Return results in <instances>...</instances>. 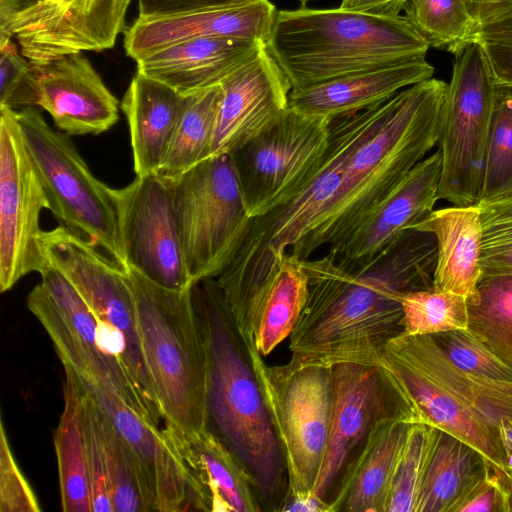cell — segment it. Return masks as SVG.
Wrapping results in <instances>:
<instances>
[{
    "label": "cell",
    "mask_w": 512,
    "mask_h": 512,
    "mask_svg": "<svg viewBox=\"0 0 512 512\" xmlns=\"http://www.w3.org/2000/svg\"><path fill=\"white\" fill-rule=\"evenodd\" d=\"M330 512V506L323 500L313 496L291 498L285 501L281 512Z\"/></svg>",
    "instance_id": "f907efd6"
},
{
    "label": "cell",
    "mask_w": 512,
    "mask_h": 512,
    "mask_svg": "<svg viewBox=\"0 0 512 512\" xmlns=\"http://www.w3.org/2000/svg\"><path fill=\"white\" fill-rule=\"evenodd\" d=\"M34 65V64H33ZM36 107L67 135H98L119 118V101L82 52L34 65Z\"/></svg>",
    "instance_id": "ffe728a7"
},
{
    "label": "cell",
    "mask_w": 512,
    "mask_h": 512,
    "mask_svg": "<svg viewBox=\"0 0 512 512\" xmlns=\"http://www.w3.org/2000/svg\"><path fill=\"white\" fill-rule=\"evenodd\" d=\"M466 303L467 330L512 369V274L481 276Z\"/></svg>",
    "instance_id": "836d02e7"
},
{
    "label": "cell",
    "mask_w": 512,
    "mask_h": 512,
    "mask_svg": "<svg viewBox=\"0 0 512 512\" xmlns=\"http://www.w3.org/2000/svg\"><path fill=\"white\" fill-rule=\"evenodd\" d=\"M165 429L187 474L190 510L262 511L251 477L214 433L207 428L190 435Z\"/></svg>",
    "instance_id": "7402d4cb"
},
{
    "label": "cell",
    "mask_w": 512,
    "mask_h": 512,
    "mask_svg": "<svg viewBox=\"0 0 512 512\" xmlns=\"http://www.w3.org/2000/svg\"><path fill=\"white\" fill-rule=\"evenodd\" d=\"M265 46L292 88L426 56L430 48L404 16L304 6L277 11Z\"/></svg>",
    "instance_id": "277c9868"
},
{
    "label": "cell",
    "mask_w": 512,
    "mask_h": 512,
    "mask_svg": "<svg viewBox=\"0 0 512 512\" xmlns=\"http://www.w3.org/2000/svg\"><path fill=\"white\" fill-rule=\"evenodd\" d=\"M185 95L137 73L127 88L121 109L130 131L136 176L159 173L168 152Z\"/></svg>",
    "instance_id": "484cf974"
},
{
    "label": "cell",
    "mask_w": 512,
    "mask_h": 512,
    "mask_svg": "<svg viewBox=\"0 0 512 512\" xmlns=\"http://www.w3.org/2000/svg\"><path fill=\"white\" fill-rule=\"evenodd\" d=\"M251 352L285 462V501L312 495L329 441L331 368L309 366L287 371L282 366L266 364L253 345Z\"/></svg>",
    "instance_id": "30bf717a"
},
{
    "label": "cell",
    "mask_w": 512,
    "mask_h": 512,
    "mask_svg": "<svg viewBox=\"0 0 512 512\" xmlns=\"http://www.w3.org/2000/svg\"><path fill=\"white\" fill-rule=\"evenodd\" d=\"M330 121L291 108L231 153L247 213L264 215L315 171L329 146Z\"/></svg>",
    "instance_id": "7c38bea8"
},
{
    "label": "cell",
    "mask_w": 512,
    "mask_h": 512,
    "mask_svg": "<svg viewBox=\"0 0 512 512\" xmlns=\"http://www.w3.org/2000/svg\"><path fill=\"white\" fill-rule=\"evenodd\" d=\"M302 4V6H305L309 1L311 0H296Z\"/></svg>",
    "instance_id": "db71d44e"
},
{
    "label": "cell",
    "mask_w": 512,
    "mask_h": 512,
    "mask_svg": "<svg viewBox=\"0 0 512 512\" xmlns=\"http://www.w3.org/2000/svg\"><path fill=\"white\" fill-rule=\"evenodd\" d=\"M447 83L430 78L375 105L349 153L342 183L323 221L289 252L307 260L320 247L331 251L375 210L395 186L439 143Z\"/></svg>",
    "instance_id": "3957f363"
},
{
    "label": "cell",
    "mask_w": 512,
    "mask_h": 512,
    "mask_svg": "<svg viewBox=\"0 0 512 512\" xmlns=\"http://www.w3.org/2000/svg\"><path fill=\"white\" fill-rule=\"evenodd\" d=\"M307 297L308 279L302 262L287 251L236 325L246 341L265 357L290 337Z\"/></svg>",
    "instance_id": "83f0119b"
},
{
    "label": "cell",
    "mask_w": 512,
    "mask_h": 512,
    "mask_svg": "<svg viewBox=\"0 0 512 512\" xmlns=\"http://www.w3.org/2000/svg\"><path fill=\"white\" fill-rule=\"evenodd\" d=\"M409 0H341L339 7L378 16H399Z\"/></svg>",
    "instance_id": "7dc6e473"
},
{
    "label": "cell",
    "mask_w": 512,
    "mask_h": 512,
    "mask_svg": "<svg viewBox=\"0 0 512 512\" xmlns=\"http://www.w3.org/2000/svg\"><path fill=\"white\" fill-rule=\"evenodd\" d=\"M372 108L330 121L328 149L312 175L285 201L252 218L249 232L216 278L236 324L276 270L281 257L325 218L342 183L346 159Z\"/></svg>",
    "instance_id": "5b68a950"
},
{
    "label": "cell",
    "mask_w": 512,
    "mask_h": 512,
    "mask_svg": "<svg viewBox=\"0 0 512 512\" xmlns=\"http://www.w3.org/2000/svg\"><path fill=\"white\" fill-rule=\"evenodd\" d=\"M37 77L34 65L26 59L12 41L0 34V107H36Z\"/></svg>",
    "instance_id": "60d3db41"
},
{
    "label": "cell",
    "mask_w": 512,
    "mask_h": 512,
    "mask_svg": "<svg viewBox=\"0 0 512 512\" xmlns=\"http://www.w3.org/2000/svg\"><path fill=\"white\" fill-rule=\"evenodd\" d=\"M512 490L510 478L503 471L491 468L487 478L476 488L460 512H510Z\"/></svg>",
    "instance_id": "ee69618b"
},
{
    "label": "cell",
    "mask_w": 512,
    "mask_h": 512,
    "mask_svg": "<svg viewBox=\"0 0 512 512\" xmlns=\"http://www.w3.org/2000/svg\"><path fill=\"white\" fill-rule=\"evenodd\" d=\"M143 355L164 427L190 435L207 428V354L192 287L173 290L127 267Z\"/></svg>",
    "instance_id": "8992f818"
},
{
    "label": "cell",
    "mask_w": 512,
    "mask_h": 512,
    "mask_svg": "<svg viewBox=\"0 0 512 512\" xmlns=\"http://www.w3.org/2000/svg\"><path fill=\"white\" fill-rule=\"evenodd\" d=\"M488 58L495 83L512 87V44L481 42Z\"/></svg>",
    "instance_id": "bcb514c9"
},
{
    "label": "cell",
    "mask_w": 512,
    "mask_h": 512,
    "mask_svg": "<svg viewBox=\"0 0 512 512\" xmlns=\"http://www.w3.org/2000/svg\"><path fill=\"white\" fill-rule=\"evenodd\" d=\"M49 204L26 150L15 110L0 107V290L49 265L40 245V215Z\"/></svg>",
    "instance_id": "5bb4252c"
},
{
    "label": "cell",
    "mask_w": 512,
    "mask_h": 512,
    "mask_svg": "<svg viewBox=\"0 0 512 512\" xmlns=\"http://www.w3.org/2000/svg\"><path fill=\"white\" fill-rule=\"evenodd\" d=\"M506 458H507V472L509 475V472L512 471V450L506 454Z\"/></svg>",
    "instance_id": "f5cc1de1"
},
{
    "label": "cell",
    "mask_w": 512,
    "mask_h": 512,
    "mask_svg": "<svg viewBox=\"0 0 512 512\" xmlns=\"http://www.w3.org/2000/svg\"><path fill=\"white\" fill-rule=\"evenodd\" d=\"M501 442L505 454L512 450V421L502 420L499 424Z\"/></svg>",
    "instance_id": "816d5d0a"
},
{
    "label": "cell",
    "mask_w": 512,
    "mask_h": 512,
    "mask_svg": "<svg viewBox=\"0 0 512 512\" xmlns=\"http://www.w3.org/2000/svg\"><path fill=\"white\" fill-rule=\"evenodd\" d=\"M132 0H0V34L34 65L113 48Z\"/></svg>",
    "instance_id": "4fadbf2b"
},
{
    "label": "cell",
    "mask_w": 512,
    "mask_h": 512,
    "mask_svg": "<svg viewBox=\"0 0 512 512\" xmlns=\"http://www.w3.org/2000/svg\"><path fill=\"white\" fill-rule=\"evenodd\" d=\"M83 404L99 439L114 512L155 511L142 470L125 438L84 389Z\"/></svg>",
    "instance_id": "1f68e13d"
},
{
    "label": "cell",
    "mask_w": 512,
    "mask_h": 512,
    "mask_svg": "<svg viewBox=\"0 0 512 512\" xmlns=\"http://www.w3.org/2000/svg\"><path fill=\"white\" fill-rule=\"evenodd\" d=\"M481 276L512 274V195L479 203Z\"/></svg>",
    "instance_id": "f35d334b"
},
{
    "label": "cell",
    "mask_w": 512,
    "mask_h": 512,
    "mask_svg": "<svg viewBox=\"0 0 512 512\" xmlns=\"http://www.w3.org/2000/svg\"><path fill=\"white\" fill-rule=\"evenodd\" d=\"M86 466L92 512H114L104 458L94 424L83 404Z\"/></svg>",
    "instance_id": "7bdbcfd3"
},
{
    "label": "cell",
    "mask_w": 512,
    "mask_h": 512,
    "mask_svg": "<svg viewBox=\"0 0 512 512\" xmlns=\"http://www.w3.org/2000/svg\"><path fill=\"white\" fill-rule=\"evenodd\" d=\"M170 179L191 281L217 278L240 249L252 221L232 157H208Z\"/></svg>",
    "instance_id": "ba28073f"
},
{
    "label": "cell",
    "mask_w": 512,
    "mask_h": 512,
    "mask_svg": "<svg viewBox=\"0 0 512 512\" xmlns=\"http://www.w3.org/2000/svg\"><path fill=\"white\" fill-rule=\"evenodd\" d=\"M269 0L215 6L182 13L138 17L124 31V49L138 61L175 43L195 38H240L266 44L276 14Z\"/></svg>",
    "instance_id": "d6986e66"
},
{
    "label": "cell",
    "mask_w": 512,
    "mask_h": 512,
    "mask_svg": "<svg viewBox=\"0 0 512 512\" xmlns=\"http://www.w3.org/2000/svg\"><path fill=\"white\" fill-rule=\"evenodd\" d=\"M511 195L512 87L497 85L486 146L482 186L476 204L495 201Z\"/></svg>",
    "instance_id": "d590c367"
},
{
    "label": "cell",
    "mask_w": 512,
    "mask_h": 512,
    "mask_svg": "<svg viewBox=\"0 0 512 512\" xmlns=\"http://www.w3.org/2000/svg\"><path fill=\"white\" fill-rule=\"evenodd\" d=\"M467 3L479 28L512 13V0H467Z\"/></svg>",
    "instance_id": "c3c4849f"
},
{
    "label": "cell",
    "mask_w": 512,
    "mask_h": 512,
    "mask_svg": "<svg viewBox=\"0 0 512 512\" xmlns=\"http://www.w3.org/2000/svg\"><path fill=\"white\" fill-rule=\"evenodd\" d=\"M402 337L420 362L476 413L498 427L502 420L512 421V382L462 371L447 358L431 335L402 333Z\"/></svg>",
    "instance_id": "4dcf8cb0"
},
{
    "label": "cell",
    "mask_w": 512,
    "mask_h": 512,
    "mask_svg": "<svg viewBox=\"0 0 512 512\" xmlns=\"http://www.w3.org/2000/svg\"><path fill=\"white\" fill-rule=\"evenodd\" d=\"M491 468L477 449L438 429L416 512H460Z\"/></svg>",
    "instance_id": "f1b7e54d"
},
{
    "label": "cell",
    "mask_w": 512,
    "mask_h": 512,
    "mask_svg": "<svg viewBox=\"0 0 512 512\" xmlns=\"http://www.w3.org/2000/svg\"><path fill=\"white\" fill-rule=\"evenodd\" d=\"M414 230L435 237L433 289L470 297L481 277L482 224L478 205L433 210Z\"/></svg>",
    "instance_id": "4316f807"
},
{
    "label": "cell",
    "mask_w": 512,
    "mask_h": 512,
    "mask_svg": "<svg viewBox=\"0 0 512 512\" xmlns=\"http://www.w3.org/2000/svg\"><path fill=\"white\" fill-rule=\"evenodd\" d=\"M64 408L54 432L62 510L92 512L86 466L83 388L75 372L63 364Z\"/></svg>",
    "instance_id": "f546056e"
},
{
    "label": "cell",
    "mask_w": 512,
    "mask_h": 512,
    "mask_svg": "<svg viewBox=\"0 0 512 512\" xmlns=\"http://www.w3.org/2000/svg\"><path fill=\"white\" fill-rule=\"evenodd\" d=\"M405 18L430 47L458 56L478 41L479 25L467 0H409Z\"/></svg>",
    "instance_id": "e575fe53"
},
{
    "label": "cell",
    "mask_w": 512,
    "mask_h": 512,
    "mask_svg": "<svg viewBox=\"0 0 512 512\" xmlns=\"http://www.w3.org/2000/svg\"><path fill=\"white\" fill-rule=\"evenodd\" d=\"M15 118L53 216L127 270L113 188L93 175L69 135L51 128L35 106L15 110Z\"/></svg>",
    "instance_id": "52a82bcc"
},
{
    "label": "cell",
    "mask_w": 512,
    "mask_h": 512,
    "mask_svg": "<svg viewBox=\"0 0 512 512\" xmlns=\"http://www.w3.org/2000/svg\"><path fill=\"white\" fill-rule=\"evenodd\" d=\"M438 428L412 423L390 494L387 512H416Z\"/></svg>",
    "instance_id": "74e56055"
},
{
    "label": "cell",
    "mask_w": 512,
    "mask_h": 512,
    "mask_svg": "<svg viewBox=\"0 0 512 512\" xmlns=\"http://www.w3.org/2000/svg\"><path fill=\"white\" fill-rule=\"evenodd\" d=\"M332 411L329 441L312 495L330 506L340 481L382 419L411 415L378 366L342 363L331 367Z\"/></svg>",
    "instance_id": "2e32d148"
},
{
    "label": "cell",
    "mask_w": 512,
    "mask_h": 512,
    "mask_svg": "<svg viewBox=\"0 0 512 512\" xmlns=\"http://www.w3.org/2000/svg\"><path fill=\"white\" fill-rule=\"evenodd\" d=\"M251 0H138L139 17H154Z\"/></svg>",
    "instance_id": "f6af8a7d"
},
{
    "label": "cell",
    "mask_w": 512,
    "mask_h": 512,
    "mask_svg": "<svg viewBox=\"0 0 512 512\" xmlns=\"http://www.w3.org/2000/svg\"><path fill=\"white\" fill-rule=\"evenodd\" d=\"M477 40L480 42L512 44V13L481 26Z\"/></svg>",
    "instance_id": "681fc988"
},
{
    "label": "cell",
    "mask_w": 512,
    "mask_h": 512,
    "mask_svg": "<svg viewBox=\"0 0 512 512\" xmlns=\"http://www.w3.org/2000/svg\"><path fill=\"white\" fill-rule=\"evenodd\" d=\"M264 48L262 42L240 38L189 39L136 61L137 73L187 95L220 85Z\"/></svg>",
    "instance_id": "cb8c5ba5"
},
{
    "label": "cell",
    "mask_w": 512,
    "mask_h": 512,
    "mask_svg": "<svg viewBox=\"0 0 512 512\" xmlns=\"http://www.w3.org/2000/svg\"><path fill=\"white\" fill-rule=\"evenodd\" d=\"M509 478H510V485H511V490H512V471L509 472Z\"/></svg>",
    "instance_id": "11a10c76"
},
{
    "label": "cell",
    "mask_w": 512,
    "mask_h": 512,
    "mask_svg": "<svg viewBox=\"0 0 512 512\" xmlns=\"http://www.w3.org/2000/svg\"><path fill=\"white\" fill-rule=\"evenodd\" d=\"M207 354V429L238 459L262 511H281L287 472L252 359L216 278L192 286Z\"/></svg>",
    "instance_id": "7a4b0ae2"
},
{
    "label": "cell",
    "mask_w": 512,
    "mask_h": 512,
    "mask_svg": "<svg viewBox=\"0 0 512 512\" xmlns=\"http://www.w3.org/2000/svg\"><path fill=\"white\" fill-rule=\"evenodd\" d=\"M220 86L222 98L209 157L233 153L289 108L292 86L266 46Z\"/></svg>",
    "instance_id": "e0dca14e"
},
{
    "label": "cell",
    "mask_w": 512,
    "mask_h": 512,
    "mask_svg": "<svg viewBox=\"0 0 512 512\" xmlns=\"http://www.w3.org/2000/svg\"><path fill=\"white\" fill-rule=\"evenodd\" d=\"M436 260L435 237L414 229L363 268H348L328 253L301 260L308 297L289 337L291 357L281 366H377L388 342L404 333L402 298L433 288Z\"/></svg>",
    "instance_id": "6da1fadb"
},
{
    "label": "cell",
    "mask_w": 512,
    "mask_h": 512,
    "mask_svg": "<svg viewBox=\"0 0 512 512\" xmlns=\"http://www.w3.org/2000/svg\"><path fill=\"white\" fill-rule=\"evenodd\" d=\"M27 297L30 312L49 335L62 362L106 388L149 423L161 426L126 366L122 350L70 282L48 266Z\"/></svg>",
    "instance_id": "9c48e42d"
},
{
    "label": "cell",
    "mask_w": 512,
    "mask_h": 512,
    "mask_svg": "<svg viewBox=\"0 0 512 512\" xmlns=\"http://www.w3.org/2000/svg\"><path fill=\"white\" fill-rule=\"evenodd\" d=\"M441 153L420 161L337 248L328 251L348 268L366 267L428 216L439 199Z\"/></svg>",
    "instance_id": "ac0fdd59"
},
{
    "label": "cell",
    "mask_w": 512,
    "mask_h": 512,
    "mask_svg": "<svg viewBox=\"0 0 512 512\" xmlns=\"http://www.w3.org/2000/svg\"><path fill=\"white\" fill-rule=\"evenodd\" d=\"M404 333L432 335L467 329L466 298L432 289L409 292L402 298Z\"/></svg>",
    "instance_id": "8d00e7d4"
},
{
    "label": "cell",
    "mask_w": 512,
    "mask_h": 512,
    "mask_svg": "<svg viewBox=\"0 0 512 512\" xmlns=\"http://www.w3.org/2000/svg\"><path fill=\"white\" fill-rule=\"evenodd\" d=\"M221 98L220 85L185 95L161 175L176 177L209 157Z\"/></svg>",
    "instance_id": "d6a6232c"
},
{
    "label": "cell",
    "mask_w": 512,
    "mask_h": 512,
    "mask_svg": "<svg viewBox=\"0 0 512 512\" xmlns=\"http://www.w3.org/2000/svg\"><path fill=\"white\" fill-rule=\"evenodd\" d=\"M411 425L396 414L373 427L340 481L331 512H387Z\"/></svg>",
    "instance_id": "d4e9b609"
},
{
    "label": "cell",
    "mask_w": 512,
    "mask_h": 512,
    "mask_svg": "<svg viewBox=\"0 0 512 512\" xmlns=\"http://www.w3.org/2000/svg\"><path fill=\"white\" fill-rule=\"evenodd\" d=\"M37 498L16 463L0 418V512H39Z\"/></svg>",
    "instance_id": "b9f144b4"
},
{
    "label": "cell",
    "mask_w": 512,
    "mask_h": 512,
    "mask_svg": "<svg viewBox=\"0 0 512 512\" xmlns=\"http://www.w3.org/2000/svg\"><path fill=\"white\" fill-rule=\"evenodd\" d=\"M447 358L469 374L512 382V369L478 341L467 329L431 335Z\"/></svg>",
    "instance_id": "ab89813d"
},
{
    "label": "cell",
    "mask_w": 512,
    "mask_h": 512,
    "mask_svg": "<svg viewBox=\"0 0 512 512\" xmlns=\"http://www.w3.org/2000/svg\"><path fill=\"white\" fill-rule=\"evenodd\" d=\"M496 88L483 44L474 41L456 56L438 143V196L454 206L475 205L478 201Z\"/></svg>",
    "instance_id": "8fae6325"
},
{
    "label": "cell",
    "mask_w": 512,
    "mask_h": 512,
    "mask_svg": "<svg viewBox=\"0 0 512 512\" xmlns=\"http://www.w3.org/2000/svg\"><path fill=\"white\" fill-rule=\"evenodd\" d=\"M127 267L173 290L194 284L188 273L176 219L171 179L160 173L113 189Z\"/></svg>",
    "instance_id": "9a60e30c"
},
{
    "label": "cell",
    "mask_w": 512,
    "mask_h": 512,
    "mask_svg": "<svg viewBox=\"0 0 512 512\" xmlns=\"http://www.w3.org/2000/svg\"><path fill=\"white\" fill-rule=\"evenodd\" d=\"M76 376L85 392L100 405L131 447L152 496L155 511L190 510L187 474L165 427L149 423L106 388Z\"/></svg>",
    "instance_id": "44dd1931"
},
{
    "label": "cell",
    "mask_w": 512,
    "mask_h": 512,
    "mask_svg": "<svg viewBox=\"0 0 512 512\" xmlns=\"http://www.w3.org/2000/svg\"><path fill=\"white\" fill-rule=\"evenodd\" d=\"M425 56L406 59L325 82L292 88L289 108L329 121L386 102L401 90L432 78Z\"/></svg>",
    "instance_id": "603a6c76"
}]
</instances>
